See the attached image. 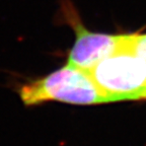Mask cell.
Here are the masks:
<instances>
[{"label":"cell","instance_id":"obj_2","mask_svg":"<svg viewBox=\"0 0 146 146\" xmlns=\"http://www.w3.org/2000/svg\"><path fill=\"white\" fill-rule=\"evenodd\" d=\"M17 94L27 107L47 102L74 106L108 104L88 71L67 63L48 75L21 84L17 88Z\"/></svg>","mask_w":146,"mask_h":146},{"label":"cell","instance_id":"obj_4","mask_svg":"<svg viewBox=\"0 0 146 146\" xmlns=\"http://www.w3.org/2000/svg\"><path fill=\"white\" fill-rule=\"evenodd\" d=\"M135 47H136L137 51L140 55L142 56V58L144 59L146 64V34H138L135 33Z\"/></svg>","mask_w":146,"mask_h":146},{"label":"cell","instance_id":"obj_1","mask_svg":"<svg viewBox=\"0 0 146 146\" xmlns=\"http://www.w3.org/2000/svg\"><path fill=\"white\" fill-rule=\"evenodd\" d=\"M135 33L88 71L108 104L146 100V64L135 47Z\"/></svg>","mask_w":146,"mask_h":146},{"label":"cell","instance_id":"obj_3","mask_svg":"<svg viewBox=\"0 0 146 146\" xmlns=\"http://www.w3.org/2000/svg\"><path fill=\"white\" fill-rule=\"evenodd\" d=\"M60 12L63 21L74 32L75 38L68 52L67 64L89 71L105 57L121 47L129 34H106L89 31L82 23L71 0H62Z\"/></svg>","mask_w":146,"mask_h":146}]
</instances>
